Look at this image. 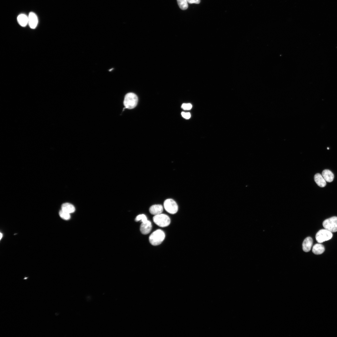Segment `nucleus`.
I'll return each mask as SVG.
<instances>
[{"label": "nucleus", "instance_id": "1", "mask_svg": "<svg viewBox=\"0 0 337 337\" xmlns=\"http://www.w3.org/2000/svg\"><path fill=\"white\" fill-rule=\"evenodd\" d=\"M165 238V234L164 232L161 229H158L150 235L149 240L152 246H156L161 244Z\"/></svg>", "mask_w": 337, "mask_h": 337}, {"label": "nucleus", "instance_id": "2", "mask_svg": "<svg viewBox=\"0 0 337 337\" xmlns=\"http://www.w3.org/2000/svg\"><path fill=\"white\" fill-rule=\"evenodd\" d=\"M138 98L137 95L133 93L127 94L125 97L124 103L125 107V109H134L137 106Z\"/></svg>", "mask_w": 337, "mask_h": 337}, {"label": "nucleus", "instance_id": "3", "mask_svg": "<svg viewBox=\"0 0 337 337\" xmlns=\"http://www.w3.org/2000/svg\"><path fill=\"white\" fill-rule=\"evenodd\" d=\"M153 220L157 225L161 227H165L169 225L171 223L169 217L164 214L161 213L155 216L153 218Z\"/></svg>", "mask_w": 337, "mask_h": 337}, {"label": "nucleus", "instance_id": "4", "mask_svg": "<svg viewBox=\"0 0 337 337\" xmlns=\"http://www.w3.org/2000/svg\"><path fill=\"white\" fill-rule=\"evenodd\" d=\"M333 236L332 232L326 229L320 230L317 234L316 239L317 241L319 243L329 240Z\"/></svg>", "mask_w": 337, "mask_h": 337}, {"label": "nucleus", "instance_id": "5", "mask_svg": "<svg viewBox=\"0 0 337 337\" xmlns=\"http://www.w3.org/2000/svg\"><path fill=\"white\" fill-rule=\"evenodd\" d=\"M323 226L332 233L337 232V217H333L325 220L323 223Z\"/></svg>", "mask_w": 337, "mask_h": 337}, {"label": "nucleus", "instance_id": "6", "mask_svg": "<svg viewBox=\"0 0 337 337\" xmlns=\"http://www.w3.org/2000/svg\"><path fill=\"white\" fill-rule=\"evenodd\" d=\"M164 206L166 211L170 214H175L178 211V205L173 199H167L164 202Z\"/></svg>", "mask_w": 337, "mask_h": 337}, {"label": "nucleus", "instance_id": "7", "mask_svg": "<svg viewBox=\"0 0 337 337\" xmlns=\"http://www.w3.org/2000/svg\"><path fill=\"white\" fill-rule=\"evenodd\" d=\"M28 24L31 28H35L38 24V20L36 15L33 12H31L28 16Z\"/></svg>", "mask_w": 337, "mask_h": 337}, {"label": "nucleus", "instance_id": "8", "mask_svg": "<svg viewBox=\"0 0 337 337\" xmlns=\"http://www.w3.org/2000/svg\"><path fill=\"white\" fill-rule=\"evenodd\" d=\"M152 228V225L151 222L147 220L145 222H142L140 226V230L142 234L146 235L150 232Z\"/></svg>", "mask_w": 337, "mask_h": 337}, {"label": "nucleus", "instance_id": "9", "mask_svg": "<svg viewBox=\"0 0 337 337\" xmlns=\"http://www.w3.org/2000/svg\"><path fill=\"white\" fill-rule=\"evenodd\" d=\"M313 239L310 237L306 238L302 243L303 250L306 252H309L311 250L313 244Z\"/></svg>", "mask_w": 337, "mask_h": 337}, {"label": "nucleus", "instance_id": "10", "mask_svg": "<svg viewBox=\"0 0 337 337\" xmlns=\"http://www.w3.org/2000/svg\"><path fill=\"white\" fill-rule=\"evenodd\" d=\"M163 207L160 205L152 206L149 209V212L152 215L156 216L162 213L163 211Z\"/></svg>", "mask_w": 337, "mask_h": 337}, {"label": "nucleus", "instance_id": "11", "mask_svg": "<svg viewBox=\"0 0 337 337\" xmlns=\"http://www.w3.org/2000/svg\"><path fill=\"white\" fill-rule=\"evenodd\" d=\"M314 180L317 185L321 187H324L326 185V181L320 174H317L314 176Z\"/></svg>", "mask_w": 337, "mask_h": 337}, {"label": "nucleus", "instance_id": "12", "mask_svg": "<svg viewBox=\"0 0 337 337\" xmlns=\"http://www.w3.org/2000/svg\"><path fill=\"white\" fill-rule=\"evenodd\" d=\"M17 21L20 26L25 27L28 23V17L24 14H20L17 17Z\"/></svg>", "mask_w": 337, "mask_h": 337}, {"label": "nucleus", "instance_id": "13", "mask_svg": "<svg viewBox=\"0 0 337 337\" xmlns=\"http://www.w3.org/2000/svg\"><path fill=\"white\" fill-rule=\"evenodd\" d=\"M325 250L324 246L320 244H316L314 245L312 250L313 253L317 255L322 254Z\"/></svg>", "mask_w": 337, "mask_h": 337}, {"label": "nucleus", "instance_id": "14", "mask_svg": "<svg viewBox=\"0 0 337 337\" xmlns=\"http://www.w3.org/2000/svg\"><path fill=\"white\" fill-rule=\"evenodd\" d=\"M322 176L328 182H332L334 179V175L332 172L328 170H324L322 172Z\"/></svg>", "mask_w": 337, "mask_h": 337}, {"label": "nucleus", "instance_id": "15", "mask_svg": "<svg viewBox=\"0 0 337 337\" xmlns=\"http://www.w3.org/2000/svg\"><path fill=\"white\" fill-rule=\"evenodd\" d=\"M62 210L69 213H74L75 211V207L69 203L63 204L61 207Z\"/></svg>", "mask_w": 337, "mask_h": 337}, {"label": "nucleus", "instance_id": "16", "mask_svg": "<svg viewBox=\"0 0 337 337\" xmlns=\"http://www.w3.org/2000/svg\"><path fill=\"white\" fill-rule=\"evenodd\" d=\"M180 8L183 10L187 9L188 7L187 0H177Z\"/></svg>", "mask_w": 337, "mask_h": 337}, {"label": "nucleus", "instance_id": "17", "mask_svg": "<svg viewBox=\"0 0 337 337\" xmlns=\"http://www.w3.org/2000/svg\"><path fill=\"white\" fill-rule=\"evenodd\" d=\"M59 215L61 218L65 220H69L71 218L70 213L62 209L59 212Z\"/></svg>", "mask_w": 337, "mask_h": 337}, {"label": "nucleus", "instance_id": "18", "mask_svg": "<svg viewBox=\"0 0 337 337\" xmlns=\"http://www.w3.org/2000/svg\"><path fill=\"white\" fill-rule=\"evenodd\" d=\"M135 220L136 222L141 221L142 222H145L147 220V218L145 214H142L138 216L135 218Z\"/></svg>", "mask_w": 337, "mask_h": 337}, {"label": "nucleus", "instance_id": "19", "mask_svg": "<svg viewBox=\"0 0 337 337\" xmlns=\"http://www.w3.org/2000/svg\"><path fill=\"white\" fill-rule=\"evenodd\" d=\"M182 108L185 110H190L192 108V105L190 103H184L181 106Z\"/></svg>", "mask_w": 337, "mask_h": 337}, {"label": "nucleus", "instance_id": "20", "mask_svg": "<svg viewBox=\"0 0 337 337\" xmlns=\"http://www.w3.org/2000/svg\"><path fill=\"white\" fill-rule=\"evenodd\" d=\"M181 115L183 117L187 119H190L191 117V114L189 113H186L184 112H182L181 113Z\"/></svg>", "mask_w": 337, "mask_h": 337}, {"label": "nucleus", "instance_id": "21", "mask_svg": "<svg viewBox=\"0 0 337 337\" xmlns=\"http://www.w3.org/2000/svg\"><path fill=\"white\" fill-rule=\"evenodd\" d=\"M188 3L190 4H198L201 2V0H187Z\"/></svg>", "mask_w": 337, "mask_h": 337}, {"label": "nucleus", "instance_id": "22", "mask_svg": "<svg viewBox=\"0 0 337 337\" xmlns=\"http://www.w3.org/2000/svg\"><path fill=\"white\" fill-rule=\"evenodd\" d=\"M2 237H3V234L1 233V234H0V239H1V240L2 239Z\"/></svg>", "mask_w": 337, "mask_h": 337}, {"label": "nucleus", "instance_id": "23", "mask_svg": "<svg viewBox=\"0 0 337 337\" xmlns=\"http://www.w3.org/2000/svg\"><path fill=\"white\" fill-rule=\"evenodd\" d=\"M113 69H110V70H109V71H112V70H113Z\"/></svg>", "mask_w": 337, "mask_h": 337}]
</instances>
